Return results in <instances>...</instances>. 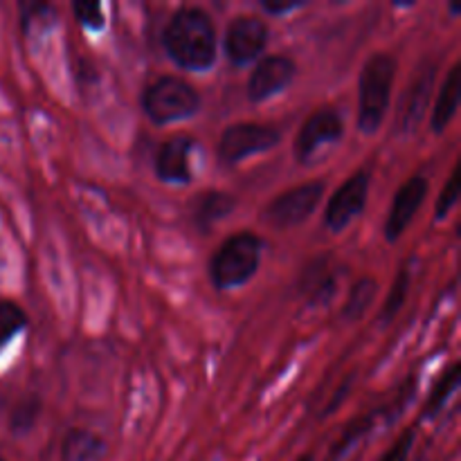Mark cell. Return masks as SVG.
<instances>
[{
  "instance_id": "1",
  "label": "cell",
  "mask_w": 461,
  "mask_h": 461,
  "mask_svg": "<svg viewBox=\"0 0 461 461\" xmlns=\"http://www.w3.org/2000/svg\"><path fill=\"white\" fill-rule=\"evenodd\" d=\"M162 43L176 66L201 72L216 61V27L201 7H183L169 18Z\"/></svg>"
},
{
  "instance_id": "2",
  "label": "cell",
  "mask_w": 461,
  "mask_h": 461,
  "mask_svg": "<svg viewBox=\"0 0 461 461\" xmlns=\"http://www.w3.org/2000/svg\"><path fill=\"white\" fill-rule=\"evenodd\" d=\"M396 77V61L392 54L378 52L367 59L360 72V111L358 126L363 133H376L390 108L392 86Z\"/></svg>"
},
{
  "instance_id": "3",
  "label": "cell",
  "mask_w": 461,
  "mask_h": 461,
  "mask_svg": "<svg viewBox=\"0 0 461 461\" xmlns=\"http://www.w3.org/2000/svg\"><path fill=\"white\" fill-rule=\"evenodd\" d=\"M264 243L257 234L239 232L219 248L210 261V277L219 291H232L250 282L261 261Z\"/></svg>"
},
{
  "instance_id": "4",
  "label": "cell",
  "mask_w": 461,
  "mask_h": 461,
  "mask_svg": "<svg viewBox=\"0 0 461 461\" xmlns=\"http://www.w3.org/2000/svg\"><path fill=\"white\" fill-rule=\"evenodd\" d=\"M142 108L156 124H171L196 115L201 108V95L185 79L160 77L144 90Z\"/></svg>"
},
{
  "instance_id": "5",
  "label": "cell",
  "mask_w": 461,
  "mask_h": 461,
  "mask_svg": "<svg viewBox=\"0 0 461 461\" xmlns=\"http://www.w3.org/2000/svg\"><path fill=\"white\" fill-rule=\"evenodd\" d=\"M324 194L322 180H311V183L293 187L288 192L279 194L273 203L264 210L261 219L268 221L273 228H295L304 223L318 207L320 198Z\"/></svg>"
},
{
  "instance_id": "6",
  "label": "cell",
  "mask_w": 461,
  "mask_h": 461,
  "mask_svg": "<svg viewBox=\"0 0 461 461\" xmlns=\"http://www.w3.org/2000/svg\"><path fill=\"white\" fill-rule=\"evenodd\" d=\"M282 133L273 126L266 124H234L228 126L221 135L219 142V156L221 160L228 165H237L243 158H250L255 153L268 151V149L277 147Z\"/></svg>"
},
{
  "instance_id": "7",
  "label": "cell",
  "mask_w": 461,
  "mask_h": 461,
  "mask_svg": "<svg viewBox=\"0 0 461 461\" xmlns=\"http://www.w3.org/2000/svg\"><path fill=\"white\" fill-rule=\"evenodd\" d=\"M268 25L257 16H237L225 32V54L234 66L255 61L268 45Z\"/></svg>"
},
{
  "instance_id": "8",
  "label": "cell",
  "mask_w": 461,
  "mask_h": 461,
  "mask_svg": "<svg viewBox=\"0 0 461 461\" xmlns=\"http://www.w3.org/2000/svg\"><path fill=\"white\" fill-rule=\"evenodd\" d=\"M342 131H345V124H342V117L338 111H333V108H322V111L313 113V115L304 122L300 133H297V162L309 165L311 158H313L324 144H333L342 138Z\"/></svg>"
},
{
  "instance_id": "9",
  "label": "cell",
  "mask_w": 461,
  "mask_h": 461,
  "mask_svg": "<svg viewBox=\"0 0 461 461\" xmlns=\"http://www.w3.org/2000/svg\"><path fill=\"white\" fill-rule=\"evenodd\" d=\"M369 194V176L367 171H358V174L351 176L349 180H345V185L336 189L333 198L327 205V228L333 232H342L360 212L365 210V203H367Z\"/></svg>"
},
{
  "instance_id": "10",
  "label": "cell",
  "mask_w": 461,
  "mask_h": 461,
  "mask_svg": "<svg viewBox=\"0 0 461 461\" xmlns=\"http://www.w3.org/2000/svg\"><path fill=\"white\" fill-rule=\"evenodd\" d=\"M297 66L291 57H284V54L266 57L264 61L257 63L250 79H248V99L264 102V99L275 97L293 84Z\"/></svg>"
},
{
  "instance_id": "11",
  "label": "cell",
  "mask_w": 461,
  "mask_h": 461,
  "mask_svg": "<svg viewBox=\"0 0 461 461\" xmlns=\"http://www.w3.org/2000/svg\"><path fill=\"white\" fill-rule=\"evenodd\" d=\"M428 180L423 176H414L410 178L403 187L396 192L394 203H392V210L387 214V223H385V239L387 241H396L401 234L405 232L410 223H412L414 214L419 212V207L423 205L428 196Z\"/></svg>"
},
{
  "instance_id": "12",
  "label": "cell",
  "mask_w": 461,
  "mask_h": 461,
  "mask_svg": "<svg viewBox=\"0 0 461 461\" xmlns=\"http://www.w3.org/2000/svg\"><path fill=\"white\" fill-rule=\"evenodd\" d=\"M194 149V140L187 135H174L160 147L156 156V176L162 183L187 185L192 180L189 171V153Z\"/></svg>"
},
{
  "instance_id": "13",
  "label": "cell",
  "mask_w": 461,
  "mask_h": 461,
  "mask_svg": "<svg viewBox=\"0 0 461 461\" xmlns=\"http://www.w3.org/2000/svg\"><path fill=\"white\" fill-rule=\"evenodd\" d=\"M300 291L304 293L311 304H329L338 293V270L331 264V257H318L304 270L300 282Z\"/></svg>"
},
{
  "instance_id": "14",
  "label": "cell",
  "mask_w": 461,
  "mask_h": 461,
  "mask_svg": "<svg viewBox=\"0 0 461 461\" xmlns=\"http://www.w3.org/2000/svg\"><path fill=\"white\" fill-rule=\"evenodd\" d=\"M432 79H435V70H426L403 97L399 113V126L403 131H412L421 122L423 108L428 106V99H430Z\"/></svg>"
},
{
  "instance_id": "15",
  "label": "cell",
  "mask_w": 461,
  "mask_h": 461,
  "mask_svg": "<svg viewBox=\"0 0 461 461\" xmlns=\"http://www.w3.org/2000/svg\"><path fill=\"white\" fill-rule=\"evenodd\" d=\"M461 72H459V63H455L450 68L448 77L444 79V86L439 90V97H437L435 111H432V131L435 133H444L446 126L450 124V120L455 117L459 106V90H461Z\"/></svg>"
},
{
  "instance_id": "16",
  "label": "cell",
  "mask_w": 461,
  "mask_h": 461,
  "mask_svg": "<svg viewBox=\"0 0 461 461\" xmlns=\"http://www.w3.org/2000/svg\"><path fill=\"white\" fill-rule=\"evenodd\" d=\"M106 444L88 430H70L61 444L63 461H102Z\"/></svg>"
},
{
  "instance_id": "17",
  "label": "cell",
  "mask_w": 461,
  "mask_h": 461,
  "mask_svg": "<svg viewBox=\"0 0 461 461\" xmlns=\"http://www.w3.org/2000/svg\"><path fill=\"white\" fill-rule=\"evenodd\" d=\"M234 205L237 201L225 192H205L203 196H198L196 207H194V221H196L198 230L207 232L210 228H214L221 219L232 214Z\"/></svg>"
},
{
  "instance_id": "18",
  "label": "cell",
  "mask_w": 461,
  "mask_h": 461,
  "mask_svg": "<svg viewBox=\"0 0 461 461\" xmlns=\"http://www.w3.org/2000/svg\"><path fill=\"white\" fill-rule=\"evenodd\" d=\"M459 374H461L459 363H453L448 369H446L444 376L437 381V385L432 387L430 396H428L426 405H423L421 419H435L437 414L444 410V405L448 403V399L455 394V390L459 387Z\"/></svg>"
},
{
  "instance_id": "19",
  "label": "cell",
  "mask_w": 461,
  "mask_h": 461,
  "mask_svg": "<svg viewBox=\"0 0 461 461\" xmlns=\"http://www.w3.org/2000/svg\"><path fill=\"white\" fill-rule=\"evenodd\" d=\"M376 291H378V284L374 282V279L363 277L360 282H356L354 288H351L349 297H347L345 309H342L345 320L354 322V320L363 318V315L367 313L369 306H372L374 297H376Z\"/></svg>"
},
{
  "instance_id": "20",
  "label": "cell",
  "mask_w": 461,
  "mask_h": 461,
  "mask_svg": "<svg viewBox=\"0 0 461 461\" xmlns=\"http://www.w3.org/2000/svg\"><path fill=\"white\" fill-rule=\"evenodd\" d=\"M41 408H43V403H41L39 396H27V399H23L14 408L12 421H9V428H12L14 435H25V432H30L34 428V423L39 421Z\"/></svg>"
},
{
  "instance_id": "21",
  "label": "cell",
  "mask_w": 461,
  "mask_h": 461,
  "mask_svg": "<svg viewBox=\"0 0 461 461\" xmlns=\"http://www.w3.org/2000/svg\"><path fill=\"white\" fill-rule=\"evenodd\" d=\"M410 291V270L403 268L399 275H396L394 284L390 288V295H387L385 304H383L381 311V322H392L396 318L401 309H403L405 300H408Z\"/></svg>"
},
{
  "instance_id": "22",
  "label": "cell",
  "mask_w": 461,
  "mask_h": 461,
  "mask_svg": "<svg viewBox=\"0 0 461 461\" xmlns=\"http://www.w3.org/2000/svg\"><path fill=\"white\" fill-rule=\"evenodd\" d=\"M27 324V315L21 306L12 302H0V349L12 340L16 333H21Z\"/></svg>"
},
{
  "instance_id": "23",
  "label": "cell",
  "mask_w": 461,
  "mask_h": 461,
  "mask_svg": "<svg viewBox=\"0 0 461 461\" xmlns=\"http://www.w3.org/2000/svg\"><path fill=\"white\" fill-rule=\"evenodd\" d=\"M374 421H376V412H369L367 417H363V419H356V421H351L349 426H347V430H345V435H342V439L338 441L336 446H333V450H331V461L333 459H340L342 455L347 453V450L351 448V446L356 444V441L360 439V437H365L369 432V428L374 426Z\"/></svg>"
},
{
  "instance_id": "24",
  "label": "cell",
  "mask_w": 461,
  "mask_h": 461,
  "mask_svg": "<svg viewBox=\"0 0 461 461\" xmlns=\"http://www.w3.org/2000/svg\"><path fill=\"white\" fill-rule=\"evenodd\" d=\"M72 12H75L79 25L90 32H102L104 25H106V18H104L99 3H72Z\"/></svg>"
},
{
  "instance_id": "25",
  "label": "cell",
  "mask_w": 461,
  "mask_h": 461,
  "mask_svg": "<svg viewBox=\"0 0 461 461\" xmlns=\"http://www.w3.org/2000/svg\"><path fill=\"white\" fill-rule=\"evenodd\" d=\"M459 174H461V167L457 165L453 169V174H450V178H448V183H446L444 192H441L439 201H437V210H435L437 219H446V216H448V212L457 205L459 185H461Z\"/></svg>"
},
{
  "instance_id": "26",
  "label": "cell",
  "mask_w": 461,
  "mask_h": 461,
  "mask_svg": "<svg viewBox=\"0 0 461 461\" xmlns=\"http://www.w3.org/2000/svg\"><path fill=\"white\" fill-rule=\"evenodd\" d=\"M412 446H414V430H405L403 435L390 446V450L383 455L381 461H408Z\"/></svg>"
},
{
  "instance_id": "27",
  "label": "cell",
  "mask_w": 461,
  "mask_h": 461,
  "mask_svg": "<svg viewBox=\"0 0 461 461\" xmlns=\"http://www.w3.org/2000/svg\"><path fill=\"white\" fill-rule=\"evenodd\" d=\"M304 3H297V0H291V3H282V0H261V9L268 14H273V16H282V14H288L293 12V9H300Z\"/></svg>"
},
{
  "instance_id": "28",
  "label": "cell",
  "mask_w": 461,
  "mask_h": 461,
  "mask_svg": "<svg viewBox=\"0 0 461 461\" xmlns=\"http://www.w3.org/2000/svg\"><path fill=\"white\" fill-rule=\"evenodd\" d=\"M297 461H311V457H309V455H304V457H300Z\"/></svg>"
},
{
  "instance_id": "29",
  "label": "cell",
  "mask_w": 461,
  "mask_h": 461,
  "mask_svg": "<svg viewBox=\"0 0 461 461\" xmlns=\"http://www.w3.org/2000/svg\"><path fill=\"white\" fill-rule=\"evenodd\" d=\"M0 461H5V459H0Z\"/></svg>"
}]
</instances>
